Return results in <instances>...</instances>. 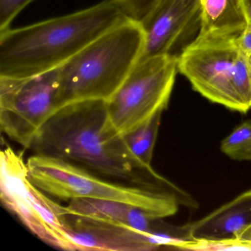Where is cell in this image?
Returning <instances> with one entry per match:
<instances>
[{
  "mask_svg": "<svg viewBox=\"0 0 251 251\" xmlns=\"http://www.w3.org/2000/svg\"><path fill=\"white\" fill-rule=\"evenodd\" d=\"M30 149L126 184L173 192L186 201L192 198L141 162L124 136L110 128L105 101H83L58 110L41 129Z\"/></svg>",
  "mask_w": 251,
  "mask_h": 251,
  "instance_id": "6da1fadb",
  "label": "cell"
},
{
  "mask_svg": "<svg viewBox=\"0 0 251 251\" xmlns=\"http://www.w3.org/2000/svg\"><path fill=\"white\" fill-rule=\"evenodd\" d=\"M126 16L111 0L0 33V76L25 78L61 67Z\"/></svg>",
  "mask_w": 251,
  "mask_h": 251,
  "instance_id": "7a4b0ae2",
  "label": "cell"
},
{
  "mask_svg": "<svg viewBox=\"0 0 251 251\" xmlns=\"http://www.w3.org/2000/svg\"><path fill=\"white\" fill-rule=\"evenodd\" d=\"M144 46L140 24L127 17L86 45L59 67L53 114L76 102H108L142 57Z\"/></svg>",
  "mask_w": 251,
  "mask_h": 251,
  "instance_id": "3957f363",
  "label": "cell"
},
{
  "mask_svg": "<svg viewBox=\"0 0 251 251\" xmlns=\"http://www.w3.org/2000/svg\"><path fill=\"white\" fill-rule=\"evenodd\" d=\"M26 162L33 184L47 195L62 201L87 198L124 202L162 219L176 214L179 205L190 209L184 199L173 192L104 180L90 170L61 158L35 154Z\"/></svg>",
  "mask_w": 251,
  "mask_h": 251,
  "instance_id": "277c9868",
  "label": "cell"
},
{
  "mask_svg": "<svg viewBox=\"0 0 251 251\" xmlns=\"http://www.w3.org/2000/svg\"><path fill=\"white\" fill-rule=\"evenodd\" d=\"M177 73L176 55L141 57L120 89L106 102L110 128L124 136L157 113L165 111Z\"/></svg>",
  "mask_w": 251,
  "mask_h": 251,
  "instance_id": "5b68a950",
  "label": "cell"
},
{
  "mask_svg": "<svg viewBox=\"0 0 251 251\" xmlns=\"http://www.w3.org/2000/svg\"><path fill=\"white\" fill-rule=\"evenodd\" d=\"M0 198L3 205L45 243L73 251L66 230L65 206L35 186L23 152L5 147L0 155Z\"/></svg>",
  "mask_w": 251,
  "mask_h": 251,
  "instance_id": "8992f818",
  "label": "cell"
},
{
  "mask_svg": "<svg viewBox=\"0 0 251 251\" xmlns=\"http://www.w3.org/2000/svg\"><path fill=\"white\" fill-rule=\"evenodd\" d=\"M239 33H199L177 56V70L205 99L246 114L234 83Z\"/></svg>",
  "mask_w": 251,
  "mask_h": 251,
  "instance_id": "52a82bcc",
  "label": "cell"
},
{
  "mask_svg": "<svg viewBox=\"0 0 251 251\" xmlns=\"http://www.w3.org/2000/svg\"><path fill=\"white\" fill-rule=\"evenodd\" d=\"M59 67L25 78L0 76L1 130L26 149L53 114Z\"/></svg>",
  "mask_w": 251,
  "mask_h": 251,
  "instance_id": "ba28073f",
  "label": "cell"
},
{
  "mask_svg": "<svg viewBox=\"0 0 251 251\" xmlns=\"http://www.w3.org/2000/svg\"><path fill=\"white\" fill-rule=\"evenodd\" d=\"M139 23L145 35L142 57L178 56L201 31V0H155Z\"/></svg>",
  "mask_w": 251,
  "mask_h": 251,
  "instance_id": "9c48e42d",
  "label": "cell"
},
{
  "mask_svg": "<svg viewBox=\"0 0 251 251\" xmlns=\"http://www.w3.org/2000/svg\"><path fill=\"white\" fill-rule=\"evenodd\" d=\"M64 226L73 251H149L165 246V238L159 228L146 233L125 225L67 212Z\"/></svg>",
  "mask_w": 251,
  "mask_h": 251,
  "instance_id": "30bf717a",
  "label": "cell"
},
{
  "mask_svg": "<svg viewBox=\"0 0 251 251\" xmlns=\"http://www.w3.org/2000/svg\"><path fill=\"white\" fill-rule=\"evenodd\" d=\"M188 226L194 241L212 242L243 238L251 230V190L243 192Z\"/></svg>",
  "mask_w": 251,
  "mask_h": 251,
  "instance_id": "8fae6325",
  "label": "cell"
},
{
  "mask_svg": "<svg viewBox=\"0 0 251 251\" xmlns=\"http://www.w3.org/2000/svg\"><path fill=\"white\" fill-rule=\"evenodd\" d=\"M65 210L68 214L125 225L146 233H153L164 223L162 218L152 217L134 205L105 200H72Z\"/></svg>",
  "mask_w": 251,
  "mask_h": 251,
  "instance_id": "7c38bea8",
  "label": "cell"
},
{
  "mask_svg": "<svg viewBox=\"0 0 251 251\" xmlns=\"http://www.w3.org/2000/svg\"><path fill=\"white\" fill-rule=\"evenodd\" d=\"M199 33H239L247 27L242 0H201Z\"/></svg>",
  "mask_w": 251,
  "mask_h": 251,
  "instance_id": "4fadbf2b",
  "label": "cell"
},
{
  "mask_svg": "<svg viewBox=\"0 0 251 251\" xmlns=\"http://www.w3.org/2000/svg\"><path fill=\"white\" fill-rule=\"evenodd\" d=\"M162 113V111L157 113L145 124L124 136L125 140L132 152L148 167H151Z\"/></svg>",
  "mask_w": 251,
  "mask_h": 251,
  "instance_id": "5bb4252c",
  "label": "cell"
},
{
  "mask_svg": "<svg viewBox=\"0 0 251 251\" xmlns=\"http://www.w3.org/2000/svg\"><path fill=\"white\" fill-rule=\"evenodd\" d=\"M220 151L230 159L251 161V120L235 127L222 141Z\"/></svg>",
  "mask_w": 251,
  "mask_h": 251,
  "instance_id": "9a60e30c",
  "label": "cell"
},
{
  "mask_svg": "<svg viewBox=\"0 0 251 251\" xmlns=\"http://www.w3.org/2000/svg\"><path fill=\"white\" fill-rule=\"evenodd\" d=\"M33 1L35 0H0V33L11 28L14 19Z\"/></svg>",
  "mask_w": 251,
  "mask_h": 251,
  "instance_id": "2e32d148",
  "label": "cell"
},
{
  "mask_svg": "<svg viewBox=\"0 0 251 251\" xmlns=\"http://www.w3.org/2000/svg\"><path fill=\"white\" fill-rule=\"evenodd\" d=\"M126 17L139 22L147 14L155 0H111Z\"/></svg>",
  "mask_w": 251,
  "mask_h": 251,
  "instance_id": "e0dca14e",
  "label": "cell"
},
{
  "mask_svg": "<svg viewBox=\"0 0 251 251\" xmlns=\"http://www.w3.org/2000/svg\"><path fill=\"white\" fill-rule=\"evenodd\" d=\"M238 50L245 58H251V29L246 28L236 38Z\"/></svg>",
  "mask_w": 251,
  "mask_h": 251,
  "instance_id": "ac0fdd59",
  "label": "cell"
},
{
  "mask_svg": "<svg viewBox=\"0 0 251 251\" xmlns=\"http://www.w3.org/2000/svg\"><path fill=\"white\" fill-rule=\"evenodd\" d=\"M242 5L246 17L247 27L251 29V0H242Z\"/></svg>",
  "mask_w": 251,
  "mask_h": 251,
  "instance_id": "d6986e66",
  "label": "cell"
},
{
  "mask_svg": "<svg viewBox=\"0 0 251 251\" xmlns=\"http://www.w3.org/2000/svg\"><path fill=\"white\" fill-rule=\"evenodd\" d=\"M248 62H249L250 75H251V58H248Z\"/></svg>",
  "mask_w": 251,
  "mask_h": 251,
  "instance_id": "ffe728a7",
  "label": "cell"
}]
</instances>
